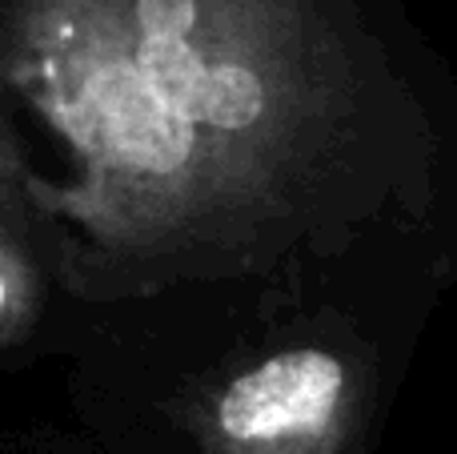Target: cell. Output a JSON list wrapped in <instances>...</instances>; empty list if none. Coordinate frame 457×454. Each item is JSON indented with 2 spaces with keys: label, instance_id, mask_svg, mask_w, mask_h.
<instances>
[{
  "label": "cell",
  "instance_id": "2",
  "mask_svg": "<svg viewBox=\"0 0 457 454\" xmlns=\"http://www.w3.org/2000/svg\"><path fill=\"white\" fill-rule=\"evenodd\" d=\"M29 286H32V273L24 270L16 246H4L0 249V330H4V338L16 334L24 310L32 306Z\"/></svg>",
  "mask_w": 457,
  "mask_h": 454
},
{
  "label": "cell",
  "instance_id": "1",
  "mask_svg": "<svg viewBox=\"0 0 457 454\" xmlns=\"http://www.w3.org/2000/svg\"><path fill=\"white\" fill-rule=\"evenodd\" d=\"M345 394V366L325 350H289L241 374L217 402V426L237 447L321 434Z\"/></svg>",
  "mask_w": 457,
  "mask_h": 454
}]
</instances>
